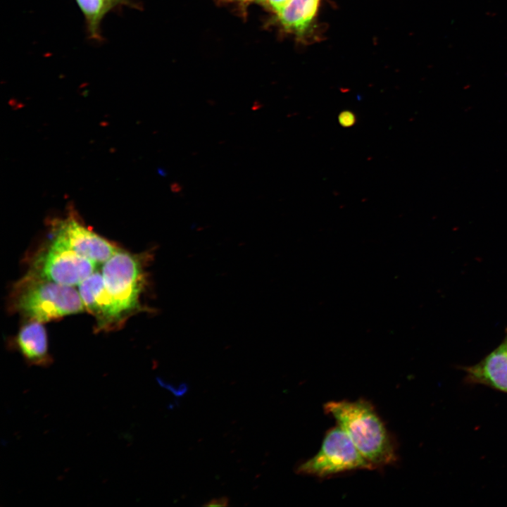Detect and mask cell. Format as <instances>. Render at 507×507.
Instances as JSON below:
<instances>
[{
	"label": "cell",
	"instance_id": "obj_1",
	"mask_svg": "<svg viewBox=\"0 0 507 507\" xmlns=\"http://www.w3.org/2000/svg\"><path fill=\"white\" fill-rule=\"evenodd\" d=\"M324 411L332 417L375 469L395 464L397 447L373 403L363 399L331 401Z\"/></svg>",
	"mask_w": 507,
	"mask_h": 507
},
{
	"label": "cell",
	"instance_id": "obj_2",
	"mask_svg": "<svg viewBox=\"0 0 507 507\" xmlns=\"http://www.w3.org/2000/svg\"><path fill=\"white\" fill-rule=\"evenodd\" d=\"M15 308L32 320L44 323L85 309L73 286L49 280L30 271L15 287Z\"/></svg>",
	"mask_w": 507,
	"mask_h": 507
},
{
	"label": "cell",
	"instance_id": "obj_3",
	"mask_svg": "<svg viewBox=\"0 0 507 507\" xmlns=\"http://www.w3.org/2000/svg\"><path fill=\"white\" fill-rule=\"evenodd\" d=\"M375 469L337 425L326 432L318 451L299 463L294 471L299 475L327 478L349 472Z\"/></svg>",
	"mask_w": 507,
	"mask_h": 507
},
{
	"label": "cell",
	"instance_id": "obj_4",
	"mask_svg": "<svg viewBox=\"0 0 507 507\" xmlns=\"http://www.w3.org/2000/svg\"><path fill=\"white\" fill-rule=\"evenodd\" d=\"M147 257L120 249L102 267L106 288L124 317L142 310L141 295L146 287Z\"/></svg>",
	"mask_w": 507,
	"mask_h": 507
},
{
	"label": "cell",
	"instance_id": "obj_5",
	"mask_svg": "<svg viewBox=\"0 0 507 507\" xmlns=\"http://www.w3.org/2000/svg\"><path fill=\"white\" fill-rule=\"evenodd\" d=\"M96 264L54 239L36 260L32 271L55 282L79 285L95 272Z\"/></svg>",
	"mask_w": 507,
	"mask_h": 507
},
{
	"label": "cell",
	"instance_id": "obj_6",
	"mask_svg": "<svg viewBox=\"0 0 507 507\" xmlns=\"http://www.w3.org/2000/svg\"><path fill=\"white\" fill-rule=\"evenodd\" d=\"M54 231V239L96 264H104L120 249L73 216L56 224Z\"/></svg>",
	"mask_w": 507,
	"mask_h": 507
},
{
	"label": "cell",
	"instance_id": "obj_7",
	"mask_svg": "<svg viewBox=\"0 0 507 507\" xmlns=\"http://www.w3.org/2000/svg\"><path fill=\"white\" fill-rule=\"evenodd\" d=\"M78 292L86 310L93 315L99 330H111L125 317L105 287L102 274L94 272L78 285Z\"/></svg>",
	"mask_w": 507,
	"mask_h": 507
},
{
	"label": "cell",
	"instance_id": "obj_8",
	"mask_svg": "<svg viewBox=\"0 0 507 507\" xmlns=\"http://www.w3.org/2000/svg\"><path fill=\"white\" fill-rule=\"evenodd\" d=\"M463 370L468 382L482 384L507 393V336L480 362Z\"/></svg>",
	"mask_w": 507,
	"mask_h": 507
},
{
	"label": "cell",
	"instance_id": "obj_9",
	"mask_svg": "<svg viewBox=\"0 0 507 507\" xmlns=\"http://www.w3.org/2000/svg\"><path fill=\"white\" fill-rule=\"evenodd\" d=\"M16 347L30 365L46 367L52 362L46 330L41 322L32 320L20 329Z\"/></svg>",
	"mask_w": 507,
	"mask_h": 507
},
{
	"label": "cell",
	"instance_id": "obj_10",
	"mask_svg": "<svg viewBox=\"0 0 507 507\" xmlns=\"http://www.w3.org/2000/svg\"><path fill=\"white\" fill-rule=\"evenodd\" d=\"M318 4L319 0H289L277 14L287 29L302 32L313 18Z\"/></svg>",
	"mask_w": 507,
	"mask_h": 507
},
{
	"label": "cell",
	"instance_id": "obj_11",
	"mask_svg": "<svg viewBox=\"0 0 507 507\" xmlns=\"http://www.w3.org/2000/svg\"><path fill=\"white\" fill-rule=\"evenodd\" d=\"M83 13L92 38H101L99 26L103 17L112 6L109 0H76Z\"/></svg>",
	"mask_w": 507,
	"mask_h": 507
},
{
	"label": "cell",
	"instance_id": "obj_12",
	"mask_svg": "<svg viewBox=\"0 0 507 507\" xmlns=\"http://www.w3.org/2000/svg\"><path fill=\"white\" fill-rule=\"evenodd\" d=\"M356 121L355 115L350 111L342 112L339 115V123L344 127H350Z\"/></svg>",
	"mask_w": 507,
	"mask_h": 507
},
{
	"label": "cell",
	"instance_id": "obj_13",
	"mask_svg": "<svg viewBox=\"0 0 507 507\" xmlns=\"http://www.w3.org/2000/svg\"><path fill=\"white\" fill-rule=\"evenodd\" d=\"M230 500L227 496H223L218 498H213L206 503H204V506H229Z\"/></svg>",
	"mask_w": 507,
	"mask_h": 507
},
{
	"label": "cell",
	"instance_id": "obj_14",
	"mask_svg": "<svg viewBox=\"0 0 507 507\" xmlns=\"http://www.w3.org/2000/svg\"><path fill=\"white\" fill-rule=\"evenodd\" d=\"M271 6L278 13L289 0H268Z\"/></svg>",
	"mask_w": 507,
	"mask_h": 507
},
{
	"label": "cell",
	"instance_id": "obj_15",
	"mask_svg": "<svg viewBox=\"0 0 507 507\" xmlns=\"http://www.w3.org/2000/svg\"><path fill=\"white\" fill-rule=\"evenodd\" d=\"M171 189L173 192L177 193L181 191L182 187L180 184L175 182L171 184Z\"/></svg>",
	"mask_w": 507,
	"mask_h": 507
},
{
	"label": "cell",
	"instance_id": "obj_16",
	"mask_svg": "<svg viewBox=\"0 0 507 507\" xmlns=\"http://www.w3.org/2000/svg\"><path fill=\"white\" fill-rule=\"evenodd\" d=\"M109 1L111 3L112 6L115 4H118L121 2H123V0H109Z\"/></svg>",
	"mask_w": 507,
	"mask_h": 507
},
{
	"label": "cell",
	"instance_id": "obj_17",
	"mask_svg": "<svg viewBox=\"0 0 507 507\" xmlns=\"http://www.w3.org/2000/svg\"><path fill=\"white\" fill-rule=\"evenodd\" d=\"M241 1H246V0H241Z\"/></svg>",
	"mask_w": 507,
	"mask_h": 507
}]
</instances>
